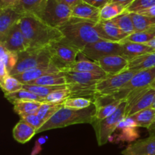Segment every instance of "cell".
I'll return each instance as SVG.
<instances>
[{
  "label": "cell",
  "mask_w": 155,
  "mask_h": 155,
  "mask_svg": "<svg viewBox=\"0 0 155 155\" xmlns=\"http://www.w3.org/2000/svg\"><path fill=\"white\" fill-rule=\"evenodd\" d=\"M37 17L51 27L58 28L72 18V8L64 0H47Z\"/></svg>",
  "instance_id": "9"
},
{
  "label": "cell",
  "mask_w": 155,
  "mask_h": 155,
  "mask_svg": "<svg viewBox=\"0 0 155 155\" xmlns=\"http://www.w3.org/2000/svg\"><path fill=\"white\" fill-rule=\"evenodd\" d=\"M136 32L155 28V18L145 16L137 13H130Z\"/></svg>",
  "instance_id": "33"
},
{
  "label": "cell",
  "mask_w": 155,
  "mask_h": 155,
  "mask_svg": "<svg viewBox=\"0 0 155 155\" xmlns=\"http://www.w3.org/2000/svg\"><path fill=\"white\" fill-rule=\"evenodd\" d=\"M147 45H148V46L151 47L152 48H154V49L155 50V39H154V40L151 41V42H148V43H146Z\"/></svg>",
  "instance_id": "49"
},
{
  "label": "cell",
  "mask_w": 155,
  "mask_h": 155,
  "mask_svg": "<svg viewBox=\"0 0 155 155\" xmlns=\"http://www.w3.org/2000/svg\"><path fill=\"white\" fill-rule=\"evenodd\" d=\"M21 120H24L25 122H27V124H30V126H32L33 127H34L35 129H36V130H39V128L43 126V124H45L44 121H42L40 118L38 117V115L36 114H30L27 115V116H24L21 117Z\"/></svg>",
  "instance_id": "41"
},
{
  "label": "cell",
  "mask_w": 155,
  "mask_h": 155,
  "mask_svg": "<svg viewBox=\"0 0 155 155\" xmlns=\"http://www.w3.org/2000/svg\"><path fill=\"white\" fill-rule=\"evenodd\" d=\"M47 48L51 55V64L61 71L69 69L77 61V55L81 52L80 48L64 37L51 42Z\"/></svg>",
  "instance_id": "5"
},
{
  "label": "cell",
  "mask_w": 155,
  "mask_h": 155,
  "mask_svg": "<svg viewBox=\"0 0 155 155\" xmlns=\"http://www.w3.org/2000/svg\"><path fill=\"white\" fill-rule=\"evenodd\" d=\"M97 23L80 18H71L69 21L58 27L64 38L82 51L88 44L93 43L102 39L95 29Z\"/></svg>",
  "instance_id": "2"
},
{
  "label": "cell",
  "mask_w": 155,
  "mask_h": 155,
  "mask_svg": "<svg viewBox=\"0 0 155 155\" xmlns=\"http://www.w3.org/2000/svg\"><path fill=\"white\" fill-rule=\"evenodd\" d=\"M130 117L134 120L137 127L148 129L155 120V108L151 107L145 109Z\"/></svg>",
  "instance_id": "24"
},
{
  "label": "cell",
  "mask_w": 155,
  "mask_h": 155,
  "mask_svg": "<svg viewBox=\"0 0 155 155\" xmlns=\"http://www.w3.org/2000/svg\"><path fill=\"white\" fill-rule=\"evenodd\" d=\"M0 85L5 94L13 93L17 91L21 90L23 89V86H24L22 83H21L14 76L10 75V74L0 80Z\"/></svg>",
  "instance_id": "35"
},
{
  "label": "cell",
  "mask_w": 155,
  "mask_h": 155,
  "mask_svg": "<svg viewBox=\"0 0 155 155\" xmlns=\"http://www.w3.org/2000/svg\"><path fill=\"white\" fill-rule=\"evenodd\" d=\"M64 72L71 90V97H80L95 101L96 96V85L107 77L106 74H97L92 73H82L72 71Z\"/></svg>",
  "instance_id": "3"
},
{
  "label": "cell",
  "mask_w": 155,
  "mask_h": 155,
  "mask_svg": "<svg viewBox=\"0 0 155 155\" xmlns=\"http://www.w3.org/2000/svg\"><path fill=\"white\" fill-rule=\"evenodd\" d=\"M67 71H77V72L82 73H92V74H106L96 62L85 60V59H80V60L77 61Z\"/></svg>",
  "instance_id": "25"
},
{
  "label": "cell",
  "mask_w": 155,
  "mask_h": 155,
  "mask_svg": "<svg viewBox=\"0 0 155 155\" xmlns=\"http://www.w3.org/2000/svg\"><path fill=\"white\" fill-rule=\"evenodd\" d=\"M155 81V68L137 72L131 80L121 88L117 92L112 95H107L109 101L127 100L130 97L139 93L142 91L151 87Z\"/></svg>",
  "instance_id": "6"
},
{
  "label": "cell",
  "mask_w": 155,
  "mask_h": 155,
  "mask_svg": "<svg viewBox=\"0 0 155 155\" xmlns=\"http://www.w3.org/2000/svg\"><path fill=\"white\" fill-rule=\"evenodd\" d=\"M94 104L91 99L80 97H74V98H68L64 103V107L66 108L75 109V110H83L90 107Z\"/></svg>",
  "instance_id": "38"
},
{
  "label": "cell",
  "mask_w": 155,
  "mask_h": 155,
  "mask_svg": "<svg viewBox=\"0 0 155 155\" xmlns=\"http://www.w3.org/2000/svg\"><path fill=\"white\" fill-rule=\"evenodd\" d=\"M96 107L95 104L83 110L66 108L63 106L52 117L43 124L36 133L54 129L64 128L74 124H92L95 117Z\"/></svg>",
  "instance_id": "4"
},
{
  "label": "cell",
  "mask_w": 155,
  "mask_h": 155,
  "mask_svg": "<svg viewBox=\"0 0 155 155\" xmlns=\"http://www.w3.org/2000/svg\"><path fill=\"white\" fill-rule=\"evenodd\" d=\"M51 64V55L47 47L27 48L25 51L18 53V62L9 74L15 76L28 70L47 66Z\"/></svg>",
  "instance_id": "8"
},
{
  "label": "cell",
  "mask_w": 155,
  "mask_h": 155,
  "mask_svg": "<svg viewBox=\"0 0 155 155\" xmlns=\"http://www.w3.org/2000/svg\"><path fill=\"white\" fill-rule=\"evenodd\" d=\"M133 0H109V2H114L117 3V4L121 5L124 6L125 8H128L129 6L131 5Z\"/></svg>",
  "instance_id": "45"
},
{
  "label": "cell",
  "mask_w": 155,
  "mask_h": 155,
  "mask_svg": "<svg viewBox=\"0 0 155 155\" xmlns=\"http://www.w3.org/2000/svg\"><path fill=\"white\" fill-rule=\"evenodd\" d=\"M95 62L108 77L116 75L126 71L129 65V61L120 54L105 56Z\"/></svg>",
  "instance_id": "14"
},
{
  "label": "cell",
  "mask_w": 155,
  "mask_h": 155,
  "mask_svg": "<svg viewBox=\"0 0 155 155\" xmlns=\"http://www.w3.org/2000/svg\"><path fill=\"white\" fill-rule=\"evenodd\" d=\"M120 43L122 45L121 56H123L129 61L139 56L155 51L154 48L148 46L146 44L131 42H121Z\"/></svg>",
  "instance_id": "20"
},
{
  "label": "cell",
  "mask_w": 155,
  "mask_h": 155,
  "mask_svg": "<svg viewBox=\"0 0 155 155\" xmlns=\"http://www.w3.org/2000/svg\"><path fill=\"white\" fill-rule=\"evenodd\" d=\"M122 45L120 42H114L107 40H100L88 44L82 49L81 53L84 56L96 61L101 58L112 54L121 55Z\"/></svg>",
  "instance_id": "11"
},
{
  "label": "cell",
  "mask_w": 155,
  "mask_h": 155,
  "mask_svg": "<svg viewBox=\"0 0 155 155\" xmlns=\"http://www.w3.org/2000/svg\"><path fill=\"white\" fill-rule=\"evenodd\" d=\"M111 21L120 30H121L124 33H127V34L130 35L136 32V29H135L131 15L127 11L122 15L114 18L113 20H111Z\"/></svg>",
  "instance_id": "31"
},
{
  "label": "cell",
  "mask_w": 155,
  "mask_h": 155,
  "mask_svg": "<svg viewBox=\"0 0 155 155\" xmlns=\"http://www.w3.org/2000/svg\"><path fill=\"white\" fill-rule=\"evenodd\" d=\"M151 87H152V88H155V81L154 82V83H152V84H151Z\"/></svg>",
  "instance_id": "50"
},
{
  "label": "cell",
  "mask_w": 155,
  "mask_h": 155,
  "mask_svg": "<svg viewBox=\"0 0 155 155\" xmlns=\"http://www.w3.org/2000/svg\"><path fill=\"white\" fill-rule=\"evenodd\" d=\"M27 84L38 85V86H64L67 84V80L64 72H59L57 74H49L44 76L40 78L30 82Z\"/></svg>",
  "instance_id": "26"
},
{
  "label": "cell",
  "mask_w": 155,
  "mask_h": 155,
  "mask_svg": "<svg viewBox=\"0 0 155 155\" xmlns=\"http://www.w3.org/2000/svg\"><path fill=\"white\" fill-rule=\"evenodd\" d=\"M153 68H155V51L139 56L130 61L127 69L139 72Z\"/></svg>",
  "instance_id": "23"
},
{
  "label": "cell",
  "mask_w": 155,
  "mask_h": 155,
  "mask_svg": "<svg viewBox=\"0 0 155 155\" xmlns=\"http://www.w3.org/2000/svg\"><path fill=\"white\" fill-rule=\"evenodd\" d=\"M136 73L127 69L116 75L107 76L96 85V96L114 95L124 87Z\"/></svg>",
  "instance_id": "10"
},
{
  "label": "cell",
  "mask_w": 155,
  "mask_h": 155,
  "mask_svg": "<svg viewBox=\"0 0 155 155\" xmlns=\"http://www.w3.org/2000/svg\"><path fill=\"white\" fill-rule=\"evenodd\" d=\"M46 2L47 0H21L13 8L22 15H34L38 16Z\"/></svg>",
  "instance_id": "22"
},
{
  "label": "cell",
  "mask_w": 155,
  "mask_h": 155,
  "mask_svg": "<svg viewBox=\"0 0 155 155\" xmlns=\"http://www.w3.org/2000/svg\"><path fill=\"white\" fill-rule=\"evenodd\" d=\"M152 107H154V108H155V98H154V104H153V105H152Z\"/></svg>",
  "instance_id": "51"
},
{
  "label": "cell",
  "mask_w": 155,
  "mask_h": 155,
  "mask_svg": "<svg viewBox=\"0 0 155 155\" xmlns=\"http://www.w3.org/2000/svg\"><path fill=\"white\" fill-rule=\"evenodd\" d=\"M127 11V8L114 2H108L100 10L101 21H111Z\"/></svg>",
  "instance_id": "27"
},
{
  "label": "cell",
  "mask_w": 155,
  "mask_h": 155,
  "mask_svg": "<svg viewBox=\"0 0 155 155\" xmlns=\"http://www.w3.org/2000/svg\"><path fill=\"white\" fill-rule=\"evenodd\" d=\"M61 72L59 69H58L52 64L47 66L39 67V68H33V69L28 70V71L23 72L21 74H17L14 77L19 80L23 84H27L30 82L33 81L35 80L44 77V76L49 75V74H57V73Z\"/></svg>",
  "instance_id": "18"
},
{
  "label": "cell",
  "mask_w": 155,
  "mask_h": 155,
  "mask_svg": "<svg viewBox=\"0 0 155 155\" xmlns=\"http://www.w3.org/2000/svg\"><path fill=\"white\" fill-rule=\"evenodd\" d=\"M127 106V101L123 100L116 111L104 120L93 119L91 124L95 130L97 142L99 146L107 143L112 133L118 128L120 123L125 119Z\"/></svg>",
  "instance_id": "7"
},
{
  "label": "cell",
  "mask_w": 155,
  "mask_h": 155,
  "mask_svg": "<svg viewBox=\"0 0 155 155\" xmlns=\"http://www.w3.org/2000/svg\"><path fill=\"white\" fill-rule=\"evenodd\" d=\"M45 138H46V137H40V138H39V139H38L37 142H36V143H37V145H43V144L45 143V142H46V139H45Z\"/></svg>",
  "instance_id": "48"
},
{
  "label": "cell",
  "mask_w": 155,
  "mask_h": 155,
  "mask_svg": "<svg viewBox=\"0 0 155 155\" xmlns=\"http://www.w3.org/2000/svg\"><path fill=\"white\" fill-rule=\"evenodd\" d=\"M5 98L10 101L12 104H15L20 101H39V102H44L43 98H40L38 95L32 93L31 92L26 89H22L19 91L13 92L10 94H5Z\"/></svg>",
  "instance_id": "29"
},
{
  "label": "cell",
  "mask_w": 155,
  "mask_h": 155,
  "mask_svg": "<svg viewBox=\"0 0 155 155\" xmlns=\"http://www.w3.org/2000/svg\"><path fill=\"white\" fill-rule=\"evenodd\" d=\"M139 15H145V16H148V17H153V18H155V5L152 6L150 8L146 9V10H144L142 12H139Z\"/></svg>",
  "instance_id": "44"
},
{
  "label": "cell",
  "mask_w": 155,
  "mask_h": 155,
  "mask_svg": "<svg viewBox=\"0 0 155 155\" xmlns=\"http://www.w3.org/2000/svg\"><path fill=\"white\" fill-rule=\"evenodd\" d=\"M154 5H155V0H133L131 5L127 8V12L130 13H139Z\"/></svg>",
  "instance_id": "40"
},
{
  "label": "cell",
  "mask_w": 155,
  "mask_h": 155,
  "mask_svg": "<svg viewBox=\"0 0 155 155\" xmlns=\"http://www.w3.org/2000/svg\"><path fill=\"white\" fill-rule=\"evenodd\" d=\"M122 155H155V136L139 139L129 145L121 152Z\"/></svg>",
  "instance_id": "16"
},
{
  "label": "cell",
  "mask_w": 155,
  "mask_h": 155,
  "mask_svg": "<svg viewBox=\"0 0 155 155\" xmlns=\"http://www.w3.org/2000/svg\"><path fill=\"white\" fill-rule=\"evenodd\" d=\"M100 10L101 9L98 8L91 5L83 1L72 8V18L98 23L101 21Z\"/></svg>",
  "instance_id": "19"
},
{
  "label": "cell",
  "mask_w": 155,
  "mask_h": 155,
  "mask_svg": "<svg viewBox=\"0 0 155 155\" xmlns=\"http://www.w3.org/2000/svg\"><path fill=\"white\" fill-rule=\"evenodd\" d=\"M68 87V85H64V86H38V85H30L24 84L23 89L31 92L32 93L38 95L40 98L45 99L49 94L51 92H55L59 89H66Z\"/></svg>",
  "instance_id": "32"
},
{
  "label": "cell",
  "mask_w": 155,
  "mask_h": 155,
  "mask_svg": "<svg viewBox=\"0 0 155 155\" xmlns=\"http://www.w3.org/2000/svg\"><path fill=\"white\" fill-rule=\"evenodd\" d=\"M71 97V90L69 87L59 89L51 92L44 99V102L52 104H64L67 99Z\"/></svg>",
  "instance_id": "37"
},
{
  "label": "cell",
  "mask_w": 155,
  "mask_h": 155,
  "mask_svg": "<svg viewBox=\"0 0 155 155\" xmlns=\"http://www.w3.org/2000/svg\"><path fill=\"white\" fill-rule=\"evenodd\" d=\"M64 1L72 8L74 6L77 5V4H79V3H80L81 2H83V0H64Z\"/></svg>",
  "instance_id": "46"
},
{
  "label": "cell",
  "mask_w": 155,
  "mask_h": 155,
  "mask_svg": "<svg viewBox=\"0 0 155 155\" xmlns=\"http://www.w3.org/2000/svg\"><path fill=\"white\" fill-rule=\"evenodd\" d=\"M36 129L30 126L24 120H21L13 129V137L18 142L25 144L28 142L36 134Z\"/></svg>",
  "instance_id": "21"
},
{
  "label": "cell",
  "mask_w": 155,
  "mask_h": 155,
  "mask_svg": "<svg viewBox=\"0 0 155 155\" xmlns=\"http://www.w3.org/2000/svg\"><path fill=\"white\" fill-rule=\"evenodd\" d=\"M148 130L150 133V136H155V120L154 122L151 124V127L148 129Z\"/></svg>",
  "instance_id": "47"
},
{
  "label": "cell",
  "mask_w": 155,
  "mask_h": 155,
  "mask_svg": "<svg viewBox=\"0 0 155 155\" xmlns=\"http://www.w3.org/2000/svg\"><path fill=\"white\" fill-rule=\"evenodd\" d=\"M0 45H2L8 51L17 54L29 48L27 41L20 27L19 22L9 30L4 39L0 42Z\"/></svg>",
  "instance_id": "13"
},
{
  "label": "cell",
  "mask_w": 155,
  "mask_h": 155,
  "mask_svg": "<svg viewBox=\"0 0 155 155\" xmlns=\"http://www.w3.org/2000/svg\"><path fill=\"white\" fill-rule=\"evenodd\" d=\"M19 25L29 48H45L64 37L58 28L51 27L34 15H23Z\"/></svg>",
  "instance_id": "1"
},
{
  "label": "cell",
  "mask_w": 155,
  "mask_h": 155,
  "mask_svg": "<svg viewBox=\"0 0 155 155\" xmlns=\"http://www.w3.org/2000/svg\"><path fill=\"white\" fill-rule=\"evenodd\" d=\"M122 101L123 100H119V101H114L111 102L95 103V105L96 107V112H95L94 119L104 120L116 111Z\"/></svg>",
  "instance_id": "28"
},
{
  "label": "cell",
  "mask_w": 155,
  "mask_h": 155,
  "mask_svg": "<svg viewBox=\"0 0 155 155\" xmlns=\"http://www.w3.org/2000/svg\"><path fill=\"white\" fill-rule=\"evenodd\" d=\"M22 16L13 8H0V42L4 39L9 30L19 22Z\"/></svg>",
  "instance_id": "17"
},
{
  "label": "cell",
  "mask_w": 155,
  "mask_h": 155,
  "mask_svg": "<svg viewBox=\"0 0 155 155\" xmlns=\"http://www.w3.org/2000/svg\"><path fill=\"white\" fill-rule=\"evenodd\" d=\"M155 98V88L149 87L139 93L130 97L127 101L126 117H130L135 114L152 107Z\"/></svg>",
  "instance_id": "12"
},
{
  "label": "cell",
  "mask_w": 155,
  "mask_h": 155,
  "mask_svg": "<svg viewBox=\"0 0 155 155\" xmlns=\"http://www.w3.org/2000/svg\"><path fill=\"white\" fill-rule=\"evenodd\" d=\"M154 39H155V28L143 30V31L135 32V33L129 35L122 42H136V43L146 44L151 41L154 40Z\"/></svg>",
  "instance_id": "34"
},
{
  "label": "cell",
  "mask_w": 155,
  "mask_h": 155,
  "mask_svg": "<svg viewBox=\"0 0 155 155\" xmlns=\"http://www.w3.org/2000/svg\"><path fill=\"white\" fill-rule=\"evenodd\" d=\"M42 103L35 101H20L13 104L14 110L19 115L20 117L30 114H37Z\"/></svg>",
  "instance_id": "30"
},
{
  "label": "cell",
  "mask_w": 155,
  "mask_h": 155,
  "mask_svg": "<svg viewBox=\"0 0 155 155\" xmlns=\"http://www.w3.org/2000/svg\"><path fill=\"white\" fill-rule=\"evenodd\" d=\"M95 29L102 39L114 42H120L129 36L120 30L111 21H99Z\"/></svg>",
  "instance_id": "15"
},
{
  "label": "cell",
  "mask_w": 155,
  "mask_h": 155,
  "mask_svg": "<svg viewBox=\"0 0 155 155\" xmlns=\"http://www.w3.org/2000/svg\"><path fill=\"white\" fill-rule=\"evenodd\" d=\"M21 0H0V8H13Z\"/></svg>",
  "instance_id": "43"
},
{
  "label": "cell",
  "mask_w": 155,
  "mask_h": 155,
  "mask_svg": "<svg viewBox=\"0 0 155 155\" xmlns=\"http://www.w3.org/2000/svg\"><path fill=\"white\" fill-rule=\"evenodd\" d=\"M63 104H52L48 103H42L37 114L39 118L45 123L51 119L62 107Z\"/></svg>",
  "instance_id": "36"
},
{
  "label": "cell",
  "mask_w": 155,
  "mask_h": 155,
  "mask_svg": "<svg viewBox=\"0 0 155 155\" xmlns=\"http://www.w3.org/2000/svg\"><path fill=\"white\" fill-rule=\"evenodd\" d=\"M0 49H1V63L5 65L8 74H10L18 62V54L8 51L1 45H0Z\"/></svg>",
  "instance_id": "39"
},
{
  "label": "cell",
  "mask_w": 155,
  "mask_h": 155,
  "mask_svg": "<svg viewBox=\"0 0 155 155\" xmlns=\"http://www.w3.org/2000/svg\"><path fill=\"white\" fill-rule=\"evenodd\" d=\"M85 2L88 3V4L91 5L92 6L101 9L103 6L105 5L107 3L109 2V0H83Z\"/></svg>",
  "instance_id": "42"
}]
</instances>
